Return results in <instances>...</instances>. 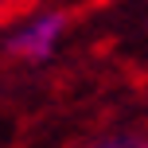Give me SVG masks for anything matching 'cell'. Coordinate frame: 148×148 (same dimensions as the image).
<instances>
[{
	"label": "cell",
	"instance_id": "cell-1",
	"mask_svg": "<svg viewBox=\"0 0 148 148\" xmlns=\"http://www.w3.org/2000/svg\"><path fill=\"white\" fill-rule=\"evenodd\" d=\"M62 31H66V12H39L8 35L4 51L16 55V59H27V62H43L55 55Z\"/></svg>",
	"mask_w": 148,
	"mask_h": 148
},
{
	"label": "cell",
	"instance_id": "cell-2",
	"mask_svg": "<svg viewBox=\"0 0 148 148\" xmlns=\"http://www.w3.org/2000/svg\"><path fill=\"white\" fill-rule=\"evenodd\" d=\"M90 148H140V144L133 136H101V140H94Z\"/></svg>",
	"mask_w": 148,
	"mask_h": 148
},
{
	"label": "cell",
	"instance_id": "cell-3",
	"mask_svg": "<svg viewBox=\"0 0 148 148\" xmlns=\"http://www.w3.org/2000/svg\"><path fill=\"white\" fill-rule=\"evenodd\" d=\"M20 4H27V0H0V16L12 12V8H20Z\"/></svg>",
	"mask_w": 148,
	"mask_h": 148
}]
</instances>
